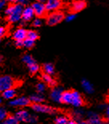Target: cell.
I'll list each match as a JSON object with an SVG mask.
<instances>
[{"mask_svg": "<svg viewBox=\"0 0 109 124\" xmlns=\"http://www.w3.org/2000/svg\"><path fill=\"white\" fill-rule=\"evenodd\" d=\"M82 86H83L84 91L88 94H92L94 91V87H93L92 84L87 79H83V81H82Z\"/></svg>", "mask_w": 109, "mask_h": 124, "instance_id": "obj_17", "label": "cell"}, {"mask_svg": "<svg viewBox=\"0 0 109 124\" xmlns=\"http://www.w3.org/2000/svg\"><path fill=\"white\" fill-rule=\"evenodd\" d=\"M106 116H107V118L109 120V105L106 107Z\"/></svg>", "mask_w": 109, "mask_h": 124, "instance_id": "obj_34", "label": "cell"}, {"mask_svg": "<svg viewBox=\"0 0 109 124\" xmlns=\"http://www.w3.org/2000/svg\"><path fill=\"white\" fill-rule=\"evenodd\" d=\"M23 62L26 65V67H28L29 71L31 74H35L38 72L39 70V65L35 62V60L33 59V57L30 54H24L22 58Z\"/></svg>", "mask_w": 109, "mask_h": 124, "instance_id": "obj_2", "label": "cell"}, {"mask_svg": "<svg viewBox=\"0 0 109 124\" xmlns=\"http://www.w3.org/2000/svg\"><path fill=\"white\" fill-rule=\"evenodd\" d=\"M15 46L18 47L23 46V41H15Z\"/></svg>", "mask_w": 109, "mask_h": 124, "instance_id": "obj_32", "label": "cell"}, {"mask_svg": "<svg viewBox=\"0 0 109 124\" xmlns=\"http://www.w3.org/2000/svg\"><path fill=\"white\" fill-rule=\"evenodd\" d=\"M32 7L34 9V15H36L37 17H42L45 15V13L47 10L46 8V5L44 4V2H35L32 4Z\"/></svg>", "mask_w": 109, "mask_h": 124, "instance_id": "obj_7", "label": "cell"}, {"mask_svg": "<svg viewBox=\"0 0 109 124\" xmlns=\"http://www.w3.org/2000/svg\"><path fill=\"white\" fill-rule=\"evenodd\" d=\"M75 17L76 16L75 14H69L65 17V18H66V21H67V22H71V21H73L75 19Z\"/></svg>", "mask_w": 109, "mask_h": 124, "instance_id": "obj_28", "label": "cell"}, {"mask_svg": "<svg viewBox=\"0 0 109 124\" xmlns=\"http://www.w3.org/2000/svg\"><path fill=\"white\" fill-rule=\"evenodd\" d=\"M16 1L18 3L23 5V6H24V5H26L28 3V0H16Z\"/></svg>", "mask_w": 109, "mask_h": 124, "instance_id": "obj_31", "label": "cell"}, {"mask_svg": "<svg viewBox=\"0 0 109 124\" xmlns=\"http://www.w3.org/2000/svg\"><path fill=\"white\" fill-rule=\"evenodd\" d=\"M15 1H16V0H7V2H14Z\"/></svg>", "mask_w": 109, "mask_h": 124, "instance_id": "obj_36", "label": "cell"}, {"mask_svg": "<svg viewBox=\"0 0 109 124\" xmlns=\"http://www.w3.org/2000/svg\"><path fill=\"white\" fill-rule=\"evenodd\" d=\"M23 6L19 3L12 4L5 10V14L7 16V21L10 23H16L22 19V13Z\"/></svg>", "mask_w": 109, "mask_h": 124, "instance_id": "obj_1", "label": "cell"}, {"mask_svg": "<svg viewBox=\"0 0 109 124\" xmlns=\"http://www.w3.org/2000/svg\"><path fill=\"white\" fill-rule=\"evenodd\" d=\"M42 80L44 81L45 83L48 84L50 86H55V84H56V82H55L54 78L51 77V75H47V74L44 73L42 76Z\"/></svg>", "mask_w": 109, "mask_h": 124, "instance_id": "obj_19", "label": "cell"}, {"mask_svg": "<svg viewBox=\"0 0 109 124\" xmlns=\"http://www.w3.org/2000/svg\"><path fill=\"white\" fill-rule=\"evenodd\" d=\"M30 99H27L26 97H18L16 99H13L9 102V105L11 107H26L30 103Z\"/></svg>", "mask_w": 109, "mask_h": 124, "instance_id": "obj_6", "label": "cell"}, {"mask_svg": "<svg viewBox=\"0 0 109 124\" xmlns=\"http://www.w3.org/2000/svg\"><path fill=\"white\" fill-rule=\"evenodd\" d=\"M88 117H89L88 124H106L103 122H102L99 116L96 114H95V113L91 112L88 115Z\"/></svg>", "mask_w": 109, "mask_h": 124, "instance_id": "obj_16", "label": "cell"}, {"mask_svg": "<svg viewBox=\"0 0 109 124\" xmlns=\"http://www.w3.org/2000/svg\"><path fill=\"white\" fill-rule=\"evenodd\" d=\"M6 28H5L4 27H0V37L1 38H2V37H4L5 35V34H6Z\"/></svg>", "mask_w": 109, "mask_h": 124, "instance_id": "obj_29", "label": "cell"}, {"mask_svg": "<svg viewBox=\"0 0 109 124\" xmlns=\"http://www.w3.org/2000/svg\"><path fill=\"white\" fill-rule=\"evenodd\" d=\"M32 25L34 26V27H40V26L42 25V21H41V19H40V18L38 17L37 18H35V19H34V20L33 21Z\"/></svg>", "mask_w": 109, "mask_h": 124, "instance_id": "obj_27", "label": "cell"}, {"mask_svg": "<svg viewBox=\"0 0 109 124\" xmlns=\"http://www.w3.org/2000/svg\"><path fill=\"white\" fill-rule=\"evenodd\" d=\"M39 2H46L47 0H38Z\"/></svg>", "mask_w": 109, "mask_h": 124, "instance_id": "obj_37", "label": "cell"}, {"mask_svg": "<svg viewBox=\"0 0 109 124\" xmlns=\"http://www.w3.org/2000/svg\"><path fill=\"white\" fill-rule=\"evenodd\" d=\"M15 117L17 118V119L19 122H29V118H30L31 115H29V113L24 110H18L15 114Z\"/></svg>", "mask_w": 109, "mask_h": 124, "instance_id": "obj_14", "label": "cell"}, {"mask_svg": "<svg viewBox=\"0 0 109 124\" xmlns=\"http://www.w3.org/2000/svg\"><path fill=\"white\" fill-rule=\"evenodd\" d=\"M64 15L61 11H52L47 18V23L49 26H55L62 22Z\"/></svg>", "mask_w": 109, "mask_h": 124, "instance_id": "obj_4", "label": "cell"}, {"mask_svg": "<svg viewBox=\"0 0 109 124\" xmlns=\"http://www.w3.org/2000/svg\"><path fill=\"white\" fill-rule=\"evenodd\" d=\"M30 100L33 103H42L44 101V97L41 94H35L30 97Z\"/></svg>", "mask_w": 109, "mask_h": 124, "instance_id": "obj_21", "label": "cell"}, {"mask_svg": "<svg viewBox=\"0 0 109 124\" xmlns=\"http://www.w3.org/2000/svg\"><path fill=\"white\" fill-rule=\"evenodd\" d=\"M16 95V91L14 88H10L2 91V97L4 99H13Z\"/></svg>", "mask_w": 109, "mask_h": 124, "instance_id": "obj_15", "label": "cell"}, {"mask_svg": "<svg viewBox=\"0 0 109 124\" xmlns=\"http://www.w3.org/2000/svg\"><path fill=\"white\" fill-rule=\"evenodd\" d=\"M67 124H79V123L75 122V121H68Z\"/></svg>", "mask_w": 109, "mask_h": 124, "instance_id": "obj_35", "label": "cell"}, {"mask_svg": "<svg viewBox=\"0 0 109 124\" xmlns=\"http://www.w3.org/2000/svg\"><path fill=\"white\" fill-rule=\"evenodd\" d=\"M46 90V85L43 83H39L36 85V91H38V93H42Z\"/></svg>", "mask_w": 109, "mask_h": 124, "instance_id": "obj_25", "label": "cell"}, {"mask_svg": "<svg viewBox=\"0 0 109 124\" xmlns=\"http://www.w3.org/2000/svg\"><path fill=\"white\" fill-rule=\"evenodd\" d=\"M6 2H7V0H0V7H1V8H2V7L6 5Z\"/></svg>", "mask_w": 109, "mask_h": 124, "instance_id": "obj_33", "label": "cell"}, {"mask_svg": "<svg viewBox=\"0 0 109 124\" xmlns=\"http://www.w3.org/2000/svg\"><path fill=\"white\" fill-rule=\"evenodd\" d=\"M27 38L30 39H32V40H34V41H35L36 39L39 38V35L35 31H27Z\"/></svg>", "mask_w": 109, "mask_h": 124, "instance_id": "obj_24", "label": "cell"}, {"mask_svg": "<svg viewBox=\"0 0 109 124\" xmlns=\"http://www.w3.org/2000/svg\"><path fill=\"white\" fill-rule=\"evenodd\" d=\"M34 15V11L32 6L31 7H26L23 8L22 13V19L25 22H29L33 18Z\"/></svg>", "mask_w": 109, "mask_h": 124, "instance_id": "obj_11", "label": "cell"}, {"mask_svg": "<svg viewBox=\"0 0 109 124\" xmlns=\"http://www.w3.org/2000/svg\"><path fill=\"white\" fill-rule=\"evenodd\" d=\"M32 109L36 112L45 113V114H54L55 112V110L54 108L42 103H34L32 105Z\"/></svg>", "mask_w": 109, "mask_h": 124, "instance_id": "obj_5", "label": "cell"}, {"mask_svg": "<svg viewBox=\"0 0 109 124\" xmlns=\"http://www.w3.org/2000/svg\"><path fill=\"white\" fill-rule=\"evenodd\" d=\"M12 36L15 41H23L27 38V31L24 28H18L14 31Z\"/></svg>", "mask_w": 109, "mask_h": 124, "instance_id": "obj_10", "label": "cell"}, {"mask_svg": "<svg viewBox=\"0 0 109 124\" xmlns=\"http://www.w3.org/2000/svg\"><path fill=\"white\" fill-rule=\"evenodd\" d=\"M16 84V81L10 75H2L0 78V91H3L5 90L13 88Z\"/></svg>", "mask_w": 109, "mask_h": 124, "instance_id": "obj_3", "label": "cell"}, {"mask_svg": "<svg viewBox=\"0 0 109 124\" xmlns=\"http://www.w3.org/2000/svg\"><path fill=\"white\" fill-rule=\"evenodd\" d=\"M55 124H67L68 119L65 116H59L55 119Z\"/></svg>", "mask_w": 109, "mask_h": 124, "instance_id": "obj_23", "label": "cell"}, {"mask_svg": "<svg viewBox=\"0 0 109 124\" xmlns=\"http://www.w3.org/2000/svg\"><path fill=\"white\" fill-rule=\"evenodd\" d=\"M2 124H7V123H6V122H5V121H4V122H3V123H2Z\"/></svg>", "mask_w": 109, "mask_h": 124, "instance_id": "obj_38", "label": "cell"}, {"mask_svg": "<svg viewBox=\"0 0 109 124\" xmlns=\"http://www.w3.org/2000/svg\"><path fill=\"white\" fill-rule=\"evenodd\" d=\"M37 122V118L34 115H31L30 118H29V122L28 123H34Z\"/></svg>", "mask_w": 109, "mask_h": 124, "instance_id": "obj_30", "label": "cell"}, {"mask_svg": "<svg viewBox=\"0 0 109 124\" xmlns=\"http://www.w3.org/2000/svg\"><path fill=\"white\" fill-rule=\"evenodd\" d=\"M47 11H56L62 7L61 0H47L45 2Z\"/></svg>", "mask_w": 109, "mask_h": 124, "instance_id": "obj_8", "label": "cell"}, {"mask_svg": "<svg viewBox=\"0 0 109 124\" xmlns=\"http://www.w3.org/2000/svg\"><path fill=\"white\" fill-rule=\"evenodd\" d=\"M7 118V112L6 109H4L3 107H1L0 108V119L1 120H5Z\"/></svg>", "mask_w": 109, "mask_h": 124, "instance_id": "obj_26", "label": "cell"}, {"mask_svg": "<svg viewBox=\"0 0 109 124\" xmlns=\"http://www.w3.org/2000/svg\"><path fill=\"white\" fill-rule=\"evenodd\" d=\"M86 2L84 0H76L72 2L71 5V11H73L74 13L79 12L81 10H83L85 7H86Z\"/></svg>", "mask_w": 109, "mask_h": 124, "instance_id": "obj_13", "label": "cell"}, {"mask_svg": "<svg viewBox=\"0 0 109 124\" xmlns=\"http://www.w3.org/2000/svg\"><path fill=\"white\" fill-rule=\"evenodd\" d=\"M84 104L83 98L78 91H72V100H71V105L75 107H79Z\"/></svg>", "mask_w": 109, "mask_h": 124, "instance_id": "obj_12", "label": "cell"}, {"mask_svg": "<svg viewBox=\"0 0 109 124\" xmlns=\"http://www.w3.org/2000/svg\"><path fill=\"white\" fill-rule=\"evenodd\" d=\"M63 90L60 87H55L52 89L50 91V98L51 99L52 101L55 102H62V95H63Z\"/></svg>", "mask_w": 109, "mask_h": 124, "instance_id": "obj_9", "label": "cell"}, {"mask_svg": "<svg viewBox=\"0 0 109 124\" xmlns=\"http://www.w3.org/2000/svg\"><path fill=\"white\" fill-rule=\"evenodd\" d=\"M72 91H63L62 95V102L66 104H71Z\"/></svg>", "mask_w": 109, "mask_h": 124, "instance_id": "obj_18", "label": "cell"}, {"mask_svg": "<svg viewBox=\"0 0 109 124\" xmlns=\"http://www.w3.org/2000/svg\"><path fill=\"white\" fill-rule=\"evenodd\" d=\"M34 41L32 40V39L26 38L25 40H23V46H24L25 48L31 49L34 46Z\"/></svg>", "mask_w": 109, "mask_h": 124, "instance_id": "obj_22", "label": "cell"}, {"mask_svg": "<svg viewBox=\"0 0 109 124\" xmlns=\"http://www.w3.org/2000/svg\"><path fill=\"white\" fill-rule=\"evenodd\" d=\"M42 70H43V72L45 74H47V75H54L55 73V67L51 63H46V64H44L42 66Z\"/></svg>", "mask_w": 109, "mask_h": 124, "instance_id": "obj_20", "label": "cell"}]
</instances>
